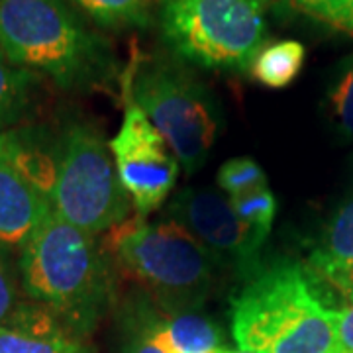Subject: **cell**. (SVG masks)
I'll use <instances>...</instances> for the list:
<instances>
[{
    "instance_id": "1",
    "label": "cell",
    "mask_w": 353,
    "mask_h": 353,
    "mask_svg": "<svg viewBox=\"0 0 353 353\" xmlns=\"http://www.w3.org/2000/svg\"><path fill=\"white\" fill-rule=\"evenodd\" d=\"M0 51L65 90L104 87L116 69L110 41L65 0H0Z\"/></svg>"
},
{
    "instance_id": "2",
    "label": "cell",
    "mask_w": 353,
    "mask_h": 353,
    "mask_svg": "<svg viewBox=\"0 0 353 353\" xmlns=\"http://www.w3.org/2000/svg\"><path fill=\"white\" fill-rule=\"evenodd\" d=\"M232 332L250 353H340L338 310L316 296L301 265L263 267L232 303Z\"/></svg>"
},
{
    "instance_id": "3",
    "label": "cell",
    "mask_w": 353,
    "mask_h": 353,
    "mask_svg": "<svg viewBox=\"0 0 353 353\" xmlns=\"http://www.w3.org/2000/svg\"><path fill=\"white\" fill-rule=\"evenodd\" d=\"M22 245L20 267L28 294L73 326L90 328L110 290L108 267L92 236L50 206Z\"/></svg>"
},
{
    "instance_id": "4",
    "label": "cell",
    "mask_w": 353,
    "mask_h": 353,
    "mask_svg": "<svg viewBox=\"0 0 353 353\" xmlns=\"http://www.w3.org/2000/svg\"><path fill=\"white\" fill-rule=\"evenodd\" d=\"M259 0H163L159 28L179 59L212 71H250L267 38Z\"/></svg>"
},
{
    "instance_id": "5",
    "label": "cell",
    "mask_w": 353,
    "mask_h": 353,
    "mask_svg": "<svg viewBox=\"0 0 353 353\" xmlns=\"http://www.w3.org/2000/svg\"><path fill=\"white\" fill-rule=\"evenodd\" d=\"M126 87L179 165L189 173L201 169L220 132L212 92L187 67L159 57L138 61L126 75Z\"/></svg>"
},
{
    "instance_id": "6",
    "label": "cell",
    "mask_w": 353,
    "mask_h": 353,
    "mask_svg": "<svg viewBox=\"0 0 353 353\" xmlns=\"http://www.w3.org/2000/svg\"><path fill=\"white\" fill-rule=\"evenodd\" d=\"M114 257L126 273L171 310L201 306L212 287L214 257L179 222L141 224L120 240Z\"/></svg>"
},
{
    "instance_id": "7",
    "label": "cell",
    "mask_w": 353,
    "mask_h": 353,
    "mask_svg": "<svg viewBox=\"0 0 353 353\" xmlns=\"http://www.w3.org/2000/svg\"><path fill=\"white\" fill-rule=\"evenodd\" d=\"M55 155L57 173L50 206L65 222L97 236L126 220L130 196L97 130L71 126L55 148Z\"/></svg>"
},
{
    "instance_id": "8",
    "label": "cell",
    "mask_w": 353,
    "mask_h": 353,
    "mask_svg": "<svg viewBox=\"0 0 353 353\" xmlns=\"http://www.w3.org/2000/svg\"><path fill=\"white\" fill-rule=\"evenodd\" d=\"M108 148L136 212L148 216L159 208L175 187L179 161L130 92L122 126Z\"/></svg>"
},
{
    "instance_id": "9",
    "label": "cell",
    "mask_w": 353,
    "mask_h": 353,
    "mask_svg": "<svg viewBox=\"0 0 353 353\" xmlns=\"http://www.w3.org/2000/svg\"><path fill=\"white\" fill-rule=\"evenodd\" d=\"M169 212L185 226L216 261L234 267L241 277L252 279L261 267L259 240L234 212L232 202L212 189H185L176 194Z\"/></svg>"
},
{
    "instance_id": "10",
    "label": "cell",
    "mask_w": 353,
    "mask_h": 353,
    "mask_svg": "<svg viewBox=\"0 0 353 353\" xmlns=\"http://www.w3.org/2000/svg\"><path fill=\"white\" fill-rule=\"evenodd\" d=\"M304 273L312 285H324L341 301L353 303V201L345 202L330 220Z\"/></svg>"
},
{
    "instance_id": "11",
    "label": "cell",
    "mask_w": 353,
    "mask_h": 353,
    "mask_svg": "<svg viewBox=\"0 0 353 353\" xmlns=\"http://www.w3.org/2000/svg\"><path fill=\"white\" fill-rule=\"evenodd\" d=\"M50 202L14 167L0 141V243L22 245Z\"/></svg>"
},
{
    "instance_id": "12",
    "label": "cell",
    "mask_w": 353,
    "mask_h": 353,
    "mask_svg": "<svg viewBox=\"0 0 353 353\" xmlns=\"http://www.w3.org/2000/svg\"><path fill=\"white\" fill-rule=\"evenodd\" d=\"M0 353H87L41 308L24 306L0 326Z\"/></svg>"
},
{
    "instance_id": "13",
    "label": "cell",
    "mask_w": 353,
    "mask_h": 353,
    "mask_svg": "<svg viewBox=\"0 0 353 353\" xmlns=\"http://www.w3.org/2000/svg\"><path fill=\"white\" fill-rule=\"evenodd\" d=\"M145 334L167 353H216L220 350V330L214 322L190 312L153 324Z\"/></svg>"
},
{
    "instance_id": "14",
    "label": "cell",
    "mask_w": 353,
    "mask_h": 353,
    "mask_svg": "<svg viewBox=\"0 0 353 353\" xmlns=\"http://www.w3.org/2000/svg\"><path fill=\"white\" fill-rule=\"evenodd\" d=\"M304 57L306 51L301 41L285 39L277 43H269L255 55L250 73L265 87L285 88L299 77L304 65Z\"/></svg>"
},
{
    "instance_id": "15",
    "label": "cell",
    "mask_w": 353,
    "mask_h": 353,
    "mask_svg": "<svg viewBox=\"0 0 353 353\" xmlns=\"http://www.w3.org/2000/svg\"><path fill=\"white\" fill-rule=\"evenodd\" d=\"M34 81L32 71L10 63L0 51V134L26 114L34 94Z\"/></svg>"
},
{
    "instance_id": "16",
    "label": "cell",
    "mask_w": 353,
    "mask_h": 353,
    "mask_svg": "<svg viewBox=\"0 0 353 353\" xmlns=\"http://www.w3.org/2000/svg\"><path fill=\"white\" fill-rule=\"evenodd\" d=\"M97 24L112 30L148 28L153 0H73Z\"/></svg>"
},
{
    "instance_id": "17",
    "label": "cell",
    "mask_w": 353,
    "mask_h": 353,
    "mask_svg": "<svg viewBox=\"0 0 353 353\" xmlns=\"http://www.w3.org/2000/svg\"><path fill=\"white\" fill-rule=\"evenodd\" d=\"M234 212L240 216V220L252 230L259 240H267L273 220L277 214V199L271 190L255 189L240 196L230 199Z\"/></svg>"
},
{
    "instance_id": "18",
    "label": "cell",
    "mask_w": 353,
    "mask_h": 353,
    "mask_svg": "<svg viewBox=\"0 0 353 353\" xmlns=\"http://www.w3.org/2000/svg\"><path fill=\"white\" fill-rule=\"evenodd\" d=\"M218 187L226 192L230 199L245 192L267 187V175L252 157H236L228 159L218 169Z\"/></svg>"
},
{
    "instance_id": "19",
    "label": "cell",
    "mask_w": 353,
    "mask_h": 353,
    "mask_svg": "<svg viewBox=\"0 0 353 353\" xmlns=\"http://www.w3.org/2000/svg\"><path fill=\"white\" fill-rule=\"evenodd\" d=\"M330 106L341 132L353 138V55L341 61L328 92Z\"/></svg>"
},
{
    "instance_id": "20",
    "label": "cell",
    "mask_w": 353,
    "mask_h": 353,
    "mask_svg": "<svg viewBox=\"0 0 353 353\" xmlns=\"http://www.w3.org/2000/svg\"><path fill=\"white\" fill-rule=\"evenodd\" d=\"M299 12L353 34V0H287Z\"/></svg>"
},
{
    "instance_id": "21",
    "label": "cell",
    "mask_w": 353,
    "mask_h": 353,
    "mask_svg": "<svg viewBox=\"0 0 353 353\" xmlns=\"http://www.w3.org/2000/svg\"><path fill=\"white\" fill-rule=\"evenodd\" d=\"M338 343L340 353H353V303L338 310Z\"/></svg>"
},
{
    "instance_id": "22",
    "label": "cell",
    "mask_w": 353,
    "mask_h": 353,
    "mask_svg": "<svg viewBox=\"0 0 353 353\" xmlns=\"http://www.w3.org/2000/svg\"><path fill=\"white\" fill-rule=\"evenodd\" d=\"M14 304V289L12 281L8 277L6 267L0 261V326L4 324V320L8 318Z\"/></svg>"
},
{
    "instance_id": "23",
    "label": "cell",
    "mask_w": 353,
    "mask_h": 353,
    "mask_svg": "<svg viewBox=\"0 0 353 353\" xmlns=\"http://www.w3.org/2000/svg\"><path fill=\"white\" fill-rule=\"evenodd\" d=\"M132 353H167L161 347V345H157L155 341L143 332V336H139L138 340L134 341V345H132Z\"/></svg>"
},
{
    "instance_id": "24",
    "label": "cell",
    "mask_w": 353,
    "mask_h": 353,
    "mask_svg": "<svg viewBox=\"0 0 353 353\" xmlns=\"http://www.w3.org/2000/svg\"><path fill=\"white\" fill-rule=\"evenodd\" d=\"M259 2H261V4H263V6H267V4H269V2H271V0H259Z\"/></svg>"
}]
</instances>
